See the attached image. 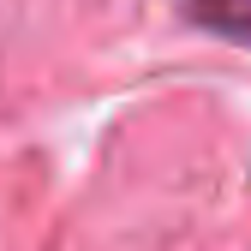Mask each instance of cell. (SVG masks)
<instances>
[{
	"label": "cell",
	"mask_w": 251,
	"mask_h": 251,
	"mask_svg": "<svg viewBox=\"0 0 251 251\" xmlns=\"http://www.w3.org/2000/svg\"><path fill=\"white\" fill-rule=\"evenodd\" d=\"M185 12H192L203 30H215V36L251 42V0H185Z\"/></svg>",
	"instance_id": "6da1fadb"
}]
</instances>
